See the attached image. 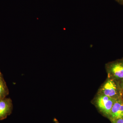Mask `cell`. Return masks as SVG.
<instances>
[{
	"label": "cell",
	"mask_w": 123,
	"mask_h": 123,
	"mask_svg": "<svg viewBox=\"0 0 123 123\" xmlns=\"http://www.w3.org/2000/svg\"><path fill=\"white\" fill-rule=\"evenodd\" d=\"M97 93L115 99L123 98V90L120 86L114 80L108 77L100 86Z\"/></svg>",
	"instance_id": "obj_1"
},
{
	"label": "cell",
	"mask_w": 123,
	"mask_h": 123,
	"mask_svg": "<svg viewBox=\"0 0 123 123\" xmlns=\"http://www.w3.org/2000/svg\"><path fill=\"white\" fill-rule=\"evenodd\" d=\"M105 68L107 77L115 81L123 90V57L107 63Z\"/></svg>",
	"instance_id": "obj_2"
},
{
	"label": "cell",
	"mask_w": 123,
	"mask_h": 123,
	"mask_svg": "<svg viewBox=\"0 0 123 123\" xmlns=\"http://www.w3.org/2000/svg\"><path fill=\"white\" fill-rule=\"evenodd\" d=\"M116 100L105 95L97 93L92 102L101 114L108 119Z\"/></svg>",
	"instance_id": "obj_3"
},
{
	"label": "cell",
	"mask_w": 123,
	"mask_h": 123,
	"mask_svg": "<svg viewBox=\"0 0 123 123\" xmlns=\"http://www.w3.org/2000/svg\"><path fill=\"white\" fill-rule=\"evenodd\" d=\"M13 108L12 102L10 98L0 99V120H3L11 114Z\"/></svg>",
	"instance_id": "obj_4"
},
{
	"label": "cell",
	"mask_w": 123,
	"mask_h": 123,
	"mask_svg": "<svg viewBox=\"0 0 123 123\" xmlns=\"http://www.w3.org/2000/svg\"><path fill=\"white\" fill-rule=\"evenodd\" d=\"M123 119V98L116 99L112 106L108 119L110 121L116 119Z\"/></svg>",
	"instance_id": "obj_5"
},
{
	"label": "cell",
	"mask_w": 123,
	"mask_h": 123,
	"mask_svg": "<svg viewBox=\"0 0 123 123\" xmlns=\"http://www.w3.org/2000/svg\"><path fill=\"white\" fill-rule=\"evenodd\" d=\"M9 94V90L3 75L0 73V99L6 98Z\"/></svg>",
	"instance_id": "obj_6"
},
{
	"label": "cell",
	"mask_w": 123,
	"mask_h": 123,
	"mask_svg": "<svg viewBox=\"0 0 123 123\" xmlns=\"http://www.w3.org/2000/svg\"><path fill=\"white\" fill-rule=\"evenodd\" d=\"M111 121V123H123V119H116Z\"/></svg>",
	"instance_id": "obj_7"
},
{
	"label": "cell",
	"mask_w": 123,
	"mask_h": 123,
	"mask_svg": "<svg viewBox=\"0 0 123 123\" xmlns=\"http://www.w3.org/2000/svg\"><path fill=\"white\" fill-rule=\"evenodd\" d=\"M116 0L120 4L123 5V0Z\"/></svg>",
	"instance_id": "obj_8"
},
{
	"label": "cell",
	"mask_w": 123,
	"mask_h": 123,
	"mask_svg": "<svg viewBox=\"0 0 123 123\" xmlns=\"http://www.w3.org/2000/svg\"><path fill=\"white\" fill-rule=\"evenodd\" d=\"M54 121H55V122L56 123H59V122H58V121H57V120H56L55 119H54Z\"/></svg>",
	"instance_id": "obj_9"
},
{
	"label": "cell",
	"mask_w": 123,
	"mask_h": 123,
	"mask_svg": "<svg viewBox=\"0 0 123 123\" xmlns=\"http://www.w3.org/2000/svg\"></svg>",
	"instance_id": "obj_10"
},
{
	"label": "cell",
	"mask_w": 123,
	"mask_h": 123,
	"mask_svg": "<svg viewBox=\"0 0 123 123\" xmlns=\"http://www.w3.org/2000/svg\"><path fill=\"white\" fill-rule=\"evenodd\" d=\"M0 73H1V72L0 71Z\"/></svg>",
	"instance_id": "obj_11"
}]
</instances>
